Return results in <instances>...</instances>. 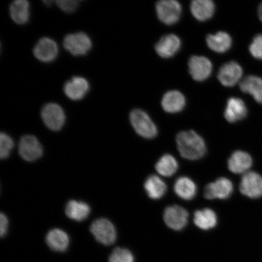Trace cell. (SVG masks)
<instances>
[{
    "label": "cell",
    "mask_w": 262,
    "mask_h": 262,
    "mask_svg": "<svg viewBox=\"0 0 262 262\" xmlns=\"http://www.w3.org/2000/svg\"><path fill=\"white\" fill-rule=\"evenodd\" d=\"M258 17H259L260 21L262 22V3L258 6Z\"/></svg>",
    "instance_id": "836d02e7"
},
{
    "label": "cell",
    "mask_w": 262,
    "mask_h": 262,
    "mask_svg": "<svg viewBox=\"0 0 262 262\" xmlns=\"http://www.w3.org/2000/svg\"><path fill=\"white\" fill-rule=\"evenodd\" d=\"M176 143L180 155L186 159H201L206 152L204 140L194 130L180 133L177 136Z\"/></svg>",
    "instance_id": "6da1fadb"
},
{
    "label": "cell",
    "mask_w": 262,
    "mask_h": 262,
    "mask_svg": "<svg viewBox=\"0 0 262 262\" xmlns=\"http://www.w3.org/2000/svg\"><path fill=\"white\" fill-rule=\"evenodd\" d=\"M58 45L54 40L43 37L39 40L34 48V56L43 63H50L57 58Z\"/></svg>",
    "instance_id": "8fae6325"
},
{
    "label": "cell",
    "mask_w": 262,
    "mask_h": 262,
    "mask_svg": "<svg viewBox=\"0 0 262 262\" xmlns=\"http://www.w3.org/2000/svg\"><path fill=\"white\" fill-rule=\"evenodd\" d=\"M195 225L203 230H209L217 224V217L215 212L209 208L196 211L194 213Z\"/></svg>",
    "instance_id": "484cf974"
},
{
    "label": "cell",
    "mask_w": 262,
    "mask_h": 262,
    "mask_svg": "<svg viewBox=\"0 0 262 262\" xmlns=\"http://www.w3.org/2000/svg\"><path fill=\"white\" fill-rule=\"evenodd\" d=\"M130 122L140 136L147 139L155 138L158 133L157 126L145 111L136 109L131 111Z\"/></svg>",
    "instance_id": "7a4b0ae2"
},
{
    "label": "cell",
    "mask_w": 262,
    "mask_h": 262,
    "mask_svg": "<svg viewBox=\"0 0 262 262\" xmlns=\"http://www.w3.org/2000/svg\"><path fill=\"white\" fill-rule=\"evenodd\" d=\"M63 46L66 50L72 55L81 56L86 55L91 50L93 42L86 33L80 32L66 36Z\"/></svg>",
    "instance_id": "277c9868"
},
{
    "label": "cell",
    "mask_w": 262,
    "mask_h": 262,
    "mask_svg": "<svg viewBox=\"0 0 262 262\" xmlns=\"http://www.w3.org/2000/svg\"><path fill=\"white\" fill-rule=\"evenodd\" d=\"M252 165L253 159L251 156L248 153L242 150H236L232 153L228 162L229 171L236 174L248 172Z\"/></svg>",
    "instance_id": "e0dca14e"
},
{
    "label": "cell",
    "mask_w": 262,
    "mask_h": 262,
    "mask_svg": "<svg viewBox=\"0 0 262 262\" xmlns=\"http://www.w3.org/2000/svg\"><path fill=\"white\" fill-rule=\"evenodd\" d=\"M181 41L178 36L169 34L163 36L157 42L155 50L159 56L164 58H171L179 51Z\"/></svg>",
    "instance_id": "9a60e30c"
},
{
    "label": "cell",
    "mask_w": 262,
    "mask_h": 262,
    "mask_svg": "<svg viewBox=\"0 0 262 262\" xmlns=\"http://www.w3.org/2000/svg\"><path fill=\"white\" fill-rule=\"evenodd\" d=\"M182 11L181 5L176 0H161L156 4L159 19L167 25L176 24L181 16Z\"/></svg>",
    "instance_id": "5b68a950"
},
{
    "label": "cell",
    "mask_w": 262,
    "mask_h": 262,
    "mask_svg": "<svg viewBox=\"0 0 262 262\" xmlns=\"http://www.w3.org/2000/svg\"><path fill=\"white\" fill-rule=\"evenodd\" d=\"M173 189L176 194L185 201L194 199L198 190L195 183L186 177H181L177 180Z\"/></svg>",
    "instance_id": "d4e9b609"
},
{
    "label": "cell",
    "mask_w": 262,
    "mask_h": 262,
    "mask_svg": "<svg viewBox=\"0 0 262 262\" xmlns=\"http://www.w3.org/2000/svg\"><path fill=\"white\" fill-rule=\"evenodd\" d=\"M18 152L26 161L34 162L42 156L43 148L35 136L26 135L22 137L19 141Z\"/></svg>",
    "instance_id": "52a82bcc"
},
{
    "label": "cell",
    "mask_w": 262,
    "mask_h": 262,
    "mask_svg": "<svg viewBox=\"0 0 262 262\" xmlns=\"http://www.w3.org/2000/svg\"><path fill=\"white\" fill-rule=\"evenodd\" d=\"M44 4L48 6H50L52 5V3H53V1H43Z\"/></svg>",
    "instance_id": "e575fe53"
},
{
    "label": "cell",
    "mask_w": 262,
    "mask_h": 262,
    "mask_svg": "<svg viewBox=\"0 0 262 262\" xmlns=\"http://www.w3.org/2000/svg\"><path fill=\"white\" fill-rule=\"evenodd\" d=\"M9 227V221L8 217L3 213L0 215V235L1 237L5 236L7 234Z\"/></svg>",
    "instance_id": "d6a6232c"
},
{
    "label": "cell",
    "mask_w": 262,
    "mask_h": 262,
    "mask_svg": "<svg viewBox=\"0 0 262 262\" xmlns=\"http://www.w3.org/2000/svg\"><path fill=\"white\" fill-rule=\"evenodd\" d=\"M234 191L233 184L227 178H219L215 182L206 186L204 196L206 199H227Z\"/></svg>",
    "instance_id": "30bf717a"
},
{
    "label": "cell",
    "mask_w": 262,
    "mask_h": 262,
    "mask_svg": "<svg viewBox=\"0 0 262 262\" xmlns=\"http://www.w3.org/2000/svg\"><path fill=\"white\" fill-rule=\"evenodd\" d=\"M189 214L185 208L178 205L168 206L163 214V219L169 228L180 231L188 224Z\"/></svg>",
    "instance_id": "9c48e42d"
},
{
    "label": "cell",
    "mask_w": 262,
    "mask_h": 262,
    "mask_svg": "<svg viewBox=\"0 0 262 262\" xmlns=\"http://www.w3.org/2000/svg\"><path fill=\"white\" fill-rule=\"evenodd\" d=\"M90 90L89 82L82 77H74L64 85V93L70 99L80 100L84 98Z\"/></svg>",
    "instance_id": "4fadbf2b"
},
{
    "label": "cell",
    "mask_w": 262,
    "mask_h": 262,
    "mask_svg": "<svg viewBox=\"0 0 262 262\" xmlns=\"http://www.w3.org/2000/svg\"><path fill=\"white\" fill-rule=\"evenodd\" d=\"M179 168L177 160L172 156L165 155L159 160L156 165V169L159 174L164 177L174 175Z\"/></svg>",
    "instance_id": "83f0119b"
},
{
    "label": "cell",
    "mask_w": 262,
    "mask_h": 262,
    "mask_svg": "<svg viewBox=\"0 0 262 262\" xmlns=\"http://www.w3.org/2000/svg\"><path fill=\"white\" fill-rule=\"evenodd\" d=\"M144 186L147 195L154 200L161 199L167 191L166 183L156 175L149 176L146 180Z\"/></svg>",
    "instance_id": "4316f807"
},
{
    "label": "cell",
    "mask_w": 262,
    "mask_h": 262,
    "mask_svg": "<svg viewBox=\"0 0 262 262\" xmlns=\"http://www.w3.org/2000/svg\"><path fill=\"white\" fill-rule=\"evenodd\" d=\"M243 70L239 64L230 61L222 66L218 74V79L225 86L232 87L241 80Z\"/></svg>",
    "instance_id": "5bb4252c"
},
{
    "label": "cell",
    "mask_w": 262,
    "mask_h": 262,
    "mask_svg": "<svg viewBox=\"0 0 262 262\" xmlns=\"http://www.w3.org/2000/svg\"><path fill=\"white\" fill-rule=\"evenodd\" d=\"M9 12L15 24L25 25L30 16V5L27 0H16L10 5Z\"/></svg>",
    "instance_id": "ffe728a7"
},
{
    "label": "cell",
    "mask_w": 262,
    "mask_h": 262,
    "mask_svg": "<svg viewBox=\"0 0 262 262\" xmlns=\"http://www.w3.org/2000/svg\"><path fill=\"white\" fill-rule=\"evenodd\" d=\"M66 214L72 220L81 222L89 216L91 208L89 205L83 202L71 201L65 208Z\"/></svg>",
    "instance_id": "cb8c5ba5"
},
{
    "label": "cell",
    "mask_w": 262,
    "mask_h": 262,
    "mask_svg": "<svg viewBox=\"0 0 262 262\" xmlns=\"http://www.w3.org/2000/svg\"><path fill=\"white\" fill-rule=\"evenodd\" d=\"M56 4L64 12L72 13L77 9L79 2L76 0H58Z\"/></svg>",
    "instance_id": "1f68e13d"
},
{
    "label": "cell",
    "mask_w": 262,
    "mask_h": 262,
    "mask_svg": "<svg viewBox=\"0 0 262 262\" xmlns=\"http://www.w3.org/2000/svg\"><path fill=\"white\" fill-rule=\"evenodd\" d=\"M191 11L196 19L204 21L214 15L215 5L211 0H194L191 4Z\"/></svg>",
    "instance_id": "44dd1931"
},
{
    "label": "cell",
    "mask_w": 262,
    "mask_h": 262,
    "mask_svg": "<svg viewBox=\"0 0 262 262\" xmlns=\"http://www.w3.org/2000/svg\"><path fill=\"white\" fill-rule=\"evenodd\" d=\"M46 242L52 251L63 253L70 246V239L67 232L60 229H53L48 232Z\"/></svg>",
    "instance_id": "ac0fdd59"
},
{
    "label": "cell",
    "mask_w": 262,
    "mask_h": 262,
    "mask_svg": "<svg viewBox=\"0 0 262 262\" xmlns=\"http://www.w3.org/2000/svg\"><path fill=\"white\" fill-rule=\"evenodd\" d=\"M189 73L193 79L202 81L207 79L212 73V65L210 60L203 56H192L188 63Z\"/></svg>",
    "instance_id": "7c38bea8"
},
{
    "label": "cell",
    "mask_w": 262,
    "mask_h": 262,
    "mask_svg": "<svg viewBox=\"0 0 262 262\" xmlns=\"http://www.w3.org/2000/svg\"><path fill=\"white\" fill-rule=\"evenodd\" d=\"M240 191L247 198L256 199L262 196V176L257 172L244 173L240 183Z\"/></svg>",
    "instance_id": "ba28073f"
},
{
    "label": "cell",
    "mask_w": 262,
    "mask_h": 262,
    "mask_svg": "<svg viewBox=\"0 0 262 262\" xmlns=\"http://www.w3.org/2000/svg\"><path fill=\"white\" fill-rule=\"evenodd\" d=\"M185 97L178 91H171L166 93L162 98V106L167 113L180 112L185 106Z\"/></svg>",
    "instance_id": "d6986e66"
},
{
    "label": "cell",
    "mask_w": 262,
    "mask_h": 262,
    "mask_svg": "<svg viewBox=\"0 0 262 262\" xmlns=\"http://www.w3.org/2000/svg\"><path fill=\"white\" fill-rule=\"evenodd\" d=\"M252 56L258 60H262V34H258L254 38L250 48Z\"/></svg>",
    "instance_id": "4dcf8cb0"
},
{
    "label": "cell",
    "mask_w": 262,
    "mask_h": 262,
    "mask_svg": "<svg viewBox=\"0 0 262 262\" xmlns=\"http://www.w3.org/2000/svg\"><path fill=\"white\" fill-rule=\"evenodd\" d=\"M90 231L95 238L100 244L110 246L116 242L117 239V231L116 228L106 219H97L92 224Z\"/></svg>",
    "instance_id": "3957f363"
},
{
    "label": "cell",
    "mask_w": 262,
    "mask_h": 262,
    "mask_svg": "<svg viewBox=\"0 0 262 262\" xmlns=\"http://www.w3.org/2000/svg\"><path fill=\"white\" fill-rule=\"evenodd\" d=\"M134 256L126 248L118 247L113 251L109 257V262H134Z\"/></svg>",
    "instance_id": "f1b7e54d"
},
{
    "label": "cell",
    "mask_w": 262,
    "mask_h": 262,
    "mask_svg": "<svg viewBox=\"0 0 262 262\" xmlns=\"http://www.w3.org/2000/svg\"><path fill=\"white\" fill-rule=\"evenodd\" d=\"M41 116L45 125L52 130H60L64 126L65 113L63 108L57 103L46 104L41 111Z\"/></svg>",
    "instance_id": "8992f818"
},
{
    "label": "cell",
    "mask_w": 262,
    "mask_h": 262,
    "mask_svg": "<svg viewBox=\"0 0 262 262\" xmlns=\"http://www.w3.org/2000/svg\"><path fill=\"white\" fill-rule=\"evenodd\" d=\"M206 43L213 51L217 53H224L231 47L232 39L227 33L219 32L214 35H208Z\"/></svg>",
    "instance_id": "603a6c76"
},
{
    "label": "cell",
    "mask_w": 262,
    "mask_h": 262,
    "mask_svg": "<svg viewBox=\"0 0 262 262\" xmlns=\"http://www.w3.org/2000/svg\"><path fill=\"white\" fill-rule=\"evenodd\" d=\"M248 110L244 101L241 98L232 97L227 101L224 116L229 123H235L245 119Z\"/></svg>",
    "instance_id": "2e32d148"
},
{
    "label": "cell",
    "mask_w": 262,
    "mask_h": 262,
    "mask_svg": "<svg viewBox=\"0 0 262 262\" xmlns=\"http://www.w3.org/2000/svg\"><path fill=\"white\" fill-rule=\"evenodd\" d=\"M243 93L250 94L256 102L262 104V78L254 75L245 77L240 83Z\"/></svg>",
    "instance_id": "7402d4cb"
},
{
    "label": "cell",
    "mask_w": 262,
    "mask_h": 262,
    "mask_svg": "<svg viewBox=\"0 0 262 262\" xmlns=\"http://www.w3.org/2000/svg\"><path fill=\"white\" fill-rule=\"evenodd\" d=\"M14 146V141L11 137L7 134L2 133L0 135V157L2 159L9 157Z\"/></svg>",
    "instance_id": "f546056e"
}]
</instances>
